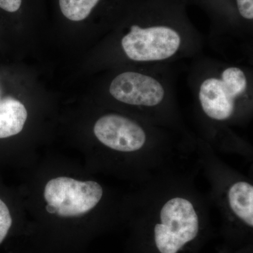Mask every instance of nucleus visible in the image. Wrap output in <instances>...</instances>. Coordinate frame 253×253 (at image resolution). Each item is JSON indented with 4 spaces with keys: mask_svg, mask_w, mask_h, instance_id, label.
Instances as JSON below:
<instances>
[{
    "mask_svg": "<svg viewBox=\"0 0 253 253\" xmlns=\"http://www.w3.org/2000/svg\"><path fill=\"white\" fill-rule=\"evenodd\" d=\"M104 194L102 186L94 181H79L68 176L50 179L44 188L46 211L61 217L84 215L100 202Z\"/></svg>",
    "mask_w": 253,
    "mask_h": 253,
    "instance_id": "obj_1",
    "label": "nucleus"
},
{
    "mask_svg": "<svg viewBox=\"0 0 253 253\" xmlns=\"http://www.w3.org/2000/svg\"><path fill=\"white\" fill-rule=\"evenodd\" d=\"M160 219L154 235L161 253H177L199 233V216L192 203L184 198H173L163 205Z\"/></svg>",
    "mask_w": 253,
    "mask_h": 253,
    "instance_id": "obj_2",
    "label": "nucleus"
},
{
    "mask_svg": "<svg viewBox=\"0 0 253 253\" xmlns=\"http://www.w3.org/2000/svg\"><path fill=\"white\" fill-rule=\"evenodd\" d=\"M123 51L131 61L154 62L172 58L180 49L179 32L165 26H132L121 42Z\"/></svg>",
    "mask_w": 253,
    "mask_h": 253,
    "instance_id": "obj_3",
    "label": "nucleus"
},
{
    "mask_svg": "<svg viewBox=\"0 0 253 253\" xmlns=\"http://www.w3.org/2000/svg\"><path fill=\"white\" fill-rule=\"evenodd\" d=\"M248 81L244 71L228 67L220 78H208L199 88L200 104L206 116L217 121H225L235 111L236 101L245 94Z\"/></svg>",
    "mask_w": 253,
    "mask_h": 253,
    "instance_id": "obj_4",
    "label": "nucleus"
},
{
    "mask_svg": "<svg viewBox=\"0 0 253 253\" xmlns=\"http://www.w3.org/2000/svg\"><path fill=\"white\" fill-rule=\"evenodd\" d=\"M110 94L131 106L154 107L163 102L166 89L156 78L134 71L121 73L111 82Z\"/></svg>",
    "mask_w": 253,
    "mask_h": 253,
    "instance_id": "obj_5",
    "label": "nucleus"
},
{
    "mask_svg": "<svg viewBox=\"0 0 253 253\" xmlns=\"http://www.w3.org/2000/svg\"><path fill=\"white\" fill-rule=\"evenodd\" d=\"M94 135L109 149L121 152H134L144 147V129L137 123L118 114H108L96 121Z\"/></svg>",
    "mask_w": 253,
    "mask_h": 253,
    "instance_id": "obj_6",
    "label": "nucleus"
},
{
    "mask_svg": "<svg viewBox=\"0 0 253 253\" xmlns=\"http://www.w3.org/2000/svg\"><path fill=\"white\" fill-rule=\"evenodd\" d=\"M27 118V110L22 103L11 97L0 99V139L21 132Z\"/></svg>",
    "mask_w": 253,
    "mask_h": 253,
    "instance_id": "obj_7",
    "label": "nucleus"
},
{
    "mask_svg": "<svg viewBox=\"0 0 253 253\" xmlns=\"http://www.w3.org/2000/svg\"><path fill=\"white\" fill-rule=\"evenodd\" d=\"M228 199L234 214L253 227V186L246 181L234 183L228 192Z\"/></svg>",
    "mask_w": 253,
    "mask_h": 253,
    "instance_id": "obj_8",
    "label": "nucleus"
},
{
    "mask_svg": "<svg viewBox=\"0 0 253 253\" xmlns=\"http://www.w3.org/2000/svg\"><path fill=\"white\" fill-rule=\"evenodd\" d=\"M60 9L65 17L72 21H81L91 14L99 0H59Z\"/></svg>",
    "mask_w": 253,
    "mask_h": 253,
    "instance_id": "obj_9",
    "label": "nucleus"
},
{
    "mask_svg": "<svg viewBox=\"0 0 253 253\" xmlns=\"http://www.w3.org/2000/svg\"><path fill=\"white\" fill-rule=\"evenodd\" d=\"M12 225V217L8 206L0 199V244L4 241Z\"/></svg>",
    "mask_w": 253,
    "mask_h": 253,
    "instance_id": "obj_10",
    "label": "nucleus"
},
{
    "mask_svg": "<svg viewBox=\"0 0 253 253\" xmlns=\"http://www.w3.org/2000/svg\"><path fill=\"white\" fill-rule=\"evenodd\" d=\"M240 14L248 20L253 18V0H236Z\"/></svg>",
    "mask_w": 253,
    "mask_h": 253,
    "instance_id": "obj_11",
    "label": "nucleus"
},
{
    "mask_svg": "<svg viewBox=\"0 0 253 253\" xmlns=\"http://www.w3.org/2000/svg\"><path fill=\"white\" fill-rule=\"evenodd\" d=\"M22 0H0V8L8 12L14 13L21 7Z\"/></svg>",
    "mask_w": 253,
    "mask_h": 253,
    "instance_id": "obj_12",
    "label": "nucleus"
}]
</instances>
